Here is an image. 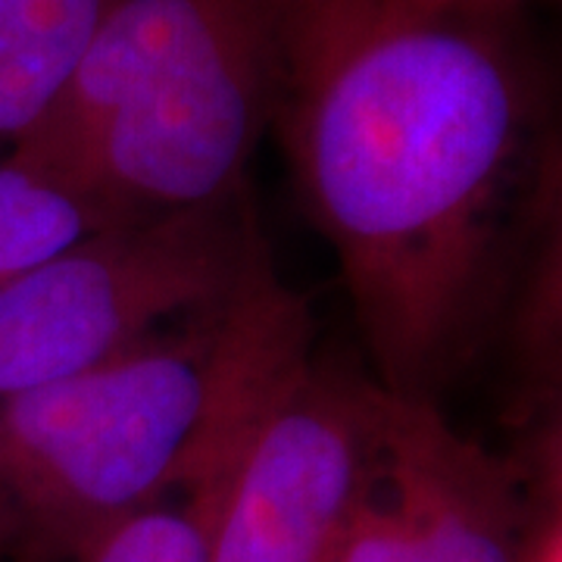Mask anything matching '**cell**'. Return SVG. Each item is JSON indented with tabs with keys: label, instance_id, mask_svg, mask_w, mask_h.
<instances>
[{
	"label": "cell",
	"instance_id": "obj_3",
	"mask_svg": "<svg viewBox=\"0 0 562 562\" xmlns=\"http://www.w3.org/2000/svg\"><path fill=\"white\" fill-rule=\"evenodd\" d=\"M313 350L276 260L238 297L81 375L0 401V497L22 562H72L154 501L232 403Z\"/></svg>",
	"mask_w": 562,
	"mask_h": 562
},
{
	"label": "cell",
	"instance_id": "obj_11",
	"mask_svg": "<svg viewBox=\"0 0 562 562\" xmlns=\"http://www.w3.org/2000/svg\"><path fill=\"white\" fill-rule=\"evenodd\" d=\"M516 562H562L560 475L543 479Z\"/></svg>",
	"mask_w": 562,
	"mask_h": 562
},
{
	"label": "cell",
	"instance_id": "obj_9",
	"mask_svg": "<svg viewBox=\"0 0 562 562\" xmlns=\"http://www.w3.org/2000/svg\"><path fill=\"white\" fill-rule=\"evenodd\" d=\"M116 222L72 184L20 154H0V288Z\"/></svg>",
	"mask_w": 562,
	"mask_h": 562
},
{
	"label": "cell",
	"instance_id": "obj_2",
	"mask_svg": "<svg viewBox=\"0 0 562 562\" xmlns=\"http://www.w3.org/2000/svg\"><path fill=\"white\" fill-rule=\"evenodd\" d=\"M301 0H113L54 110L13 147L116 222L247 194Z\"/></svg>",
	"mask_w": 562,
	"mask_h": 562
},
{
	"label": "cell",
	"instance_id": "obj_5",
	"mask_svg": "<svg viewBox=\"0 0 562 562\" xmlns=\"http://www.w3.org/2000/svg\"><path fill=\"white\" fill-rule=\"evenodd\" d=\"M375 469V382L310 350L262 409L210 562H338Z\"/></svg>",
	"mask_w": 562,
	"mask_h": 562
},
{
	"label": "cell",
	"instance_id": "obj_12",
	"mask_svg": "<svg viewBox=\"0 0 562 562\" xmlns=\"http://www.w3.org/2000/svg\"><path fill=\"white\" fill-rule=\"evenodd\" d=\"M0 562H22L20 522L3 497H0Z\"/></svg>",
	"mask_w": 562,
	"mask_h": 562
},
{
	"label": "cell",
	"instance_id": "obj_4",
	"mask_svg": "<svg viewBox=\"0 0 562 562\" xmlns=\"http://www.w3.org/2000/svg\"><path fill=\"white\" fill-rule=\"evenodd\" d=\"M266 262L272 250L247 194L103 225L0 288V401L228 303Z\"/></svg>",
	"mask_w": 562,
	"mask_h": 562
},
{
	"label": "cell",
	"instance_id": "obj_8",
	"mask_svg": "<svg viewBox=\"0 0 562 562\" xmlns=\"http://www.w3.org/2000/svg\"><path fill=\"white\" fill-rule=\"evenodd\" d=\"M113 0H0V154L54 110Z\"/></svg>",
	"mask_w": 562,
	"mask_h": 562
},
{
	"label": "cell",
	"instance_id": "obj_1",
	"mask_svg": "<svg viewBox=\"0 0 562 562\" xmlns=\"http://www.w3.org/2000/svg\"><path fill=\"white\" fill-rule=\"evenodd\" d=\"M279 128L382 391L438 403L550 216L541 94L503 7L301 0Z\"/></svg>",
	"mask_w": 562,
	"mask_h": 562
},
{
	"label": "cell",
	"instance_id": "obj_6",
	"mask_svg": "<svg viewBox=\"0 0 562 562\" xmlns=\"http://www.w3.org/2000/svg\"><path fill=\"white\" fill-rule=\"evenodd\" d=\"M379 469L422 562H516L543 479L560 475V431L525 457L462 438L438 403L375 384Z\"/></svg>",
	"mask_w": 562,
	"mask_h": 562
},
{
	"label": "cell",
	"instance_id": "obj_10",
	"mask_svg": "<svg viewBox=\"0 0 562 562\" xmlns=\"http://www.w3.org/2000/svg\"><path fill=\"white\" fill-rule=\"evenodd\" d=\"M338 562H422L419 550L391 501L382 469H375V479L357 503V513L347 525L338 550Z\"/></svg>",
	"mask_w": 562,
	"mask_h": 562
},
{
	"label": "cell",
	"instance_id": "obj_7",
	"mask_svg": "<svg viewBox=\"0 0 562 562\" xmlns=\"http://www.w3.org/2000/svg\"><path fill=\"white\" fill-rule=\"evenodd\" d=\"M294 366L232 403L203 435L179 475L154 501L110 525L72 562H210L216 525L241 472L257 422Z\"/></svg>",
	"mask_w": 562,
	"mask_h": 562
}]
</instances>
